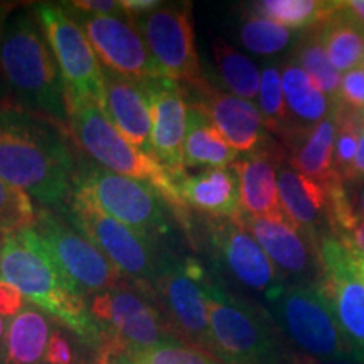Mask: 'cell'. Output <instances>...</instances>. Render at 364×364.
<instances>
[{
    "instance_id": "1",
    "label": "cell",
    "mask_w": 364,
    "mask_h": 364,
    "mask_svg": "<svg viewBox=\"0 0 364 364\" xmlns=\"http://www.w3.org/2000/svg\"><path fill=\"white\" fill-rule=\"evenodd\" d=\"M76 162L68 129L12 105L0 107V177L39 208L68 206Z\"/></svg>"
},
{
    "instance_id": "2",
    "label": "cell",
    "mask_w": 364,
    "mask_h": 364,
    "mask_svg": "<svg viewBox=\"0 0 364 364\" xmlns=\"http://www.w3.org/2000/svg\"><path fill=\"white\" fill-rule=\"evenodd\" d=\"M0 279L16 287L27 304L53 316L59 326L98 353L102 332L86 295L58 265L33 226L6 235Z\"/></svg>"
},
{
    "instance_id": "3",
    "label": "cell",
    "mask_w": 364,
    "mask_h": 364,
    "mask_svg": "<svg viewBox=\"0 0 364 364\" xmlns=\"http://www.w3.org/2000/svg\"><path fill=\"white\" fill-rule=\"evenodd\" d=\"M0 83L9 105L70 130L61 71L31 7H17L0 34Z\"/></svg>"
},
{
    "instance_id": "4",
    "label": "cell",
    "mask_w": 364,
    "mask_h": 364,
    "mask_svg": "<svg viewBox=\"0 0 364 364\" xmlns=\"http://www.w3.org/2000/svg\"><path fill=\"white\" fill-rule=\"evenodd\" d=\"M68 127L76 142L98 166L115 174L140 181L169 204L172 215L189 230V208L182 201L176 181L154 156L134 147L110 124L93 100L66 93Z\"/></svg>"
},
{
    "instance_id": "5",
    "label": "cell",
    "mask_w": 364,
    "mask_h": 364,
    "mask_svg": "<svg viewBox=\"0 0 364 364\" xmlns=\"http://www.w3.org/2000/svg\"><path fill=\"white\" fill-rule=\"evenodd\" d=\"M211 354L223 364H290L289 349L270 314L226 290L208 277L204 282Z\"/></svg>"
},
{
    "instance_id": "6",
    "label": "cell",
    "mask_w": 364,
    "mask_h": 364,
    "mask_svg": "<svg viewBox=\"0 0 364 364\" xmlns=\"http://www.w3.org/2000/svg\"><path fill=\"white\" fill-rule=\"evenodd\" d=\"M265 304L272 321L300 353L358 361L318 284H287Z\"/></svg>"
},
{
    "instance_id": "7",
    "label": "cell",
    "mask_w": 364,
    "mask_h": 364,
    "mask_svg": "<svg viewBox=\"0 0 364 364\" xmlns=\"http://www.w3.org/2000/svg\"><path fill=\"white\" fill-rule=\"evenodd\" d=\"M73 189L83 191L103 211L150 243L159 245L171 233L169 204L144 182L83 162L76 166Z\"/></svg>"
},
{
    "instance_id": "8",
    "label": "cell",
    "mask_w": 364,
    "mask_h": 364,
    "mask_svg": "<svg viewBox=\"0 0 364 364\" xmlns=\"http://www.w3.org/2000/svg\"><path fill=\"white\" fill-rule=\"evenodd\" d=\"M90 311L102 332V343L110 341L149 349L176 338L159 307L154 287L127 277L105 292L93 295Z\"/></svg>"
},
{
    "instance_id": "9",
    "label": "cell",
    "mask_w": 364,
    "mask_h": 364,
    "mask_svg": "<svg viewBox=\"0 0 364 364\" xmlns=\"http://www.w3.org/2000/svg\"><path fill=\"white\" fill-rule=\"evenodd\" d=\"M66 216L122 275L139 284L154 285L164 258V253L157 252V245L103 211L80 189H73Z\"/></svg>"
},
{
    "instance_id": "10",
    "label": "cell",
    "mask_w": 364,
    "mask_h": 364,
    "mask_svg": "<svg viewBox=\"0 0 364 364\" xmlns=\"http://www.w3.org/2000/svg\"><path fill=\"white\" fill-rule=\"evenodd\" d=\"M208 277L204 268L193 258L164 253L161 270L152 287L172 334L211 354V334L204 297V282Z\"/></svg>"
},
{
    "instance_id": "11",
    "label": "cell",
    "mask_w": 364,
    "mask_h": 364,
    "mask_svg": "<svg viewBox=\"0 0 364 364\" xmlns=\"http://www.w3.org/2000/svg\"><path fill=\"white\" fill-rule=\"evenodd\" d=\"M61 71L66 93L93 100L103 110V68L75 16L53 2L31 4Z\"/></svg>"
},
{
    "instance_id": "12",
    "label": "cell",
    "mask_w": 364,
    "mask_h": 364,
    "mask_svg": "<svg viewBox=\"0 0 364 364\" xmlns=\"http://www.w3.org/2000/svg\"><path fill=\"white\" fill-rule=\"evenodd\" d=\"M130 19L142 34L161 78L176 81L182 88L204 80L189 4H162L156 11Z\"/></svg>"
},
{
    "instance_id": "13",
    "label": "cell",
    "mask_w": 364,
    "mask_h": 364,
    "mask_svg": "<svg viewBox=\"0 0 364 364\" xmlns=\"http://www.w3.org/2000/svg\"><path fill=\"white\" fill-rule=\"evenodd\" d=\"M58 265L85 295H97L118 284L124 275L100 250L56 209L38 208L33 226Z\"/></svg>"
},
{
    "instance_id": "14",
    "label": "cell",
    "mask_w": 364,
    "mask_h": 364,
    "mask_svg": "<svg viewBox=\"0 0 364 364\" xmlns=\"http://www.w3.org/2000/svg\"><path fill=\"white\" fill-rule=\"evenodd\" d=\"M204 236L218 265L265 302L287 285L265 250L240 220L204 218Z\"/></svg>"
},
{
    "instance_id": "15",
    "label": "cell",
    "mask_w": 364,
    "mask_h": 364,
    "mask_svg": "<svg viewBox=\"0 0 364 364\" xmlns=\"http://www.w3.org/2000/svg\"><path fill=\"white\" fill-rule=\"evenodd\" d=\"M322 262V294L354 356L364 364V282L354 267V258L343 241L326 235L318 238Z\"/></svg>"
},
{
    "instance_id": "16",
    "label": "cell",
    "mask_w": 364,
    "mask_h": 364,
    "mask_svg": "<svg viewBox=\"0 0 364 364\" xmlns=\"http://www.w3.org/2000/svg\"><path fill=\"white\" fill-rule=\"evenodd\" d=\"M76 22L107 71L135 83L161 78L142 34L127 14L103 17L80 14Z\"/></svg>"
},
{
    "instance_id": "17",
    "label": "cell",
    "mask_w": 364,
    "mask_h": 364,
    "mask_svg": "<svg viewBox=\"0 0 364 364\" xmlns=\"http://www.w3.org/2000/svg\"><path fill=\"white\" fill-rule=\"evenodd\" d=\"M241 225L265 250L273 265L287 284H318L322 262L318 241L294 225L287 216H241Z\"/></svg>"
},
{
    "instance_id": "18",
    "label": "cell",
    "mask_w": 364,
    "mask_h": 364,
    "mask_svg": "<svg viewBox=\"0 0 364 364\" xmlns=\"http://www.w3.org/2000/svg\"><path fill=\"white\" fill-rule=\"evenodd\" d=\"M182 90L188 93V105L201 108L238 154L255 152L275 142L252 102L215 88L206 78Z\"/></svg>"
},
{
    "instance_id": "19",
    "label": "cell",
    "mask_w": 364,
    "mask_h": 364,
    "mask_svg": "<svg viewBox=\"0 0 364 364\" xmlns=\"http://www.w3.org/2000/svg\"><path fill=\"white\" fill-rule=\"evenodd\" d=\"M142 85L147 91L152 117L154 156L177 182L186 174L184 139L188 130V98L176 81L156 78Z\"/></svg>"
},
{
    "instance_id": "20",
    "label": "cell",
    "mask_w": 364,
    "mask_h": 364,
    "mask_svg": "<svg viewBox=\"0 0 364 364\" xmlns=\"http://www.w3.org/2000/svg\"><path fill=\"white\" fill-rule=\"evenodd\" d=\"M287 152L279 142L255 152L243 154L233 164L240 181L243 215L258 218L285 216L277 186V167L287 161Z\"/></svg>"
},
{
    "instance_id": "21",
    "label": "cell",
    "mask_w": 364,
    "mask_h": 364,
    "mask_svg": "<svg viewBox=\"0 0 364 364\" xmlns=\"http://www.w3.org/2000/svg\"><path fill=\"white\" fill-rule=\"evenodd\" d=\"M103 80L105 105L102 112L105 117L127 142L149 156H154L152 117L144 85L122 78L107 70H103Z\"/></svg>"
},
{
    "instance_id": "22",
    "label": "cell",
    "mask_w": 364,
    "mask_h": 364,
    "mask_svg": "<svg viewBox=\"0 0 364 364\" xmlns=\"http://www.w3.org/2000/svg\"><path fill=\"white\" fill-rule=\"evenodd\" d=\"M277 186L282 209L295 226L317 241L331 235L329 196L324 184L300 174L285 161L277 167Z\"/></svg>"
},
{
    "instance_id": "23",
    "label": "cell",
    "mask_w": 364,
    "mask_h": 364,
    "mask_svg": "<svg viewBox=\"0 0 364 364\" xmlns=\"http://www.w3.org/2000/svg\"><path fill=\"white\" fill-rule=\"evenodd\" d=\"M176 184L186 206L206 218L241 220L243 216L240 181L233 166L184 174Z\"/></svg>"
},
{
    "instance_id": "24",
    "label": "cell",
    "mask_w": 364,
    "mask_h": 364,
    "mask_svg": "<svg viewBox=\"0 0 364 364\" xmlns=\"http://www.w3.org/2000/svg\"><path fill=\"white\" fill-rule=\"evenodd\" d=\"M338 134L336 112L311 129L294 130L282 142L285 145L287 164L300 174L327 186L338 179L334 174V144Z\"/></svg>"
},
{
    "instance_id": "25",
    "label": "cell",
    "mask_w": 364,
    "mask_h": 364,
    "mask_svg": "<svg viewBox=\"0 0 364 364\" xmlns=\"http://www.w3.org/2000/svg\"><path fill=\"white\" fill-rule=\"evenodd\" d=\"M238 152L226 142L201 108L189 105L188 130L184 139L186 169H221L238 161Z\"/></svg>"
},
{
    "instance_id": "26",
    "label": "cell",
    "mask_w": 364,
    "mask_h": 364,
    "mask_svg": "<svg viewBox=\"0 0 364 364\" xmlns=\"http://www.w3.org/2000/svg\"><path fill=\"white\" fill-rule=\"evenodd\" d=\"M282 86H284L285 103L289 108L290 125H292L290 132L311 129L334 110L326 95L312 83L294 59L284 65Z\"/></svg>"
},
{
    "instance_id": "27",
    "label": "cell",
    "mask_w": 364,
    "mask_h": 364,
    "mask_svg": "<svg viewBox=\"0 0 364 364\" xmlns=\"http://www.w3.org/2000/svg\"><path fill=\"white\" fill-rule=\"evenodd\" d=\"M51 331L46 314L33 304H26L9 324L6 364H46Z\"/></svg>"
},
{
    "instance_id": "28",
    "label": "cell",
    "mask_w": 364,
    "mask_h": 364,
    "mask_svg": "<svg viewBox=\"0 0 364 364\" xmlns=\"http://www.w3.org/2000/svg\"><path fill=\"white\" fill-rule=\"evenodd\" d=\"M98 364H223L204 349L171 338L149 349H135L122 344L105 346Z\"/></svg>"
},
{
    "instance_id": "29",
    "label": "cell",
    "mask_w": 364,
    "mask_h": 364,
    "mask_svg": "<svg viewBox=\"0 0 364 364\" xmlns=\"http://www.w3.org/2000/svg\"><path fill=\"white\" fill-rule=\"evenodd\" d=\"M321 44L338 71L356 70L364 59V31L338 11L316 27Z\"/></svg>"
},
{
    "instance_id": "30",
    "label": "cell",
    "mask_w": 364,
    "mask_h": 364,
    "mask_svg": "<svg viewBox=\"0 0 364 364\" xmlns=\"http://www.w3.org/2000/svg\"><path fill=\"white\" fill-rule=\"evenodd\" d=\"M338 6L339 2L326 0H262L250 4L245 11L277 22L287 29L304 33L331 17L338 11Z\"/></svg>"
},
{
    "instance_id": "31",
    "label": "cell",
    "mask_w": 364,
    "mask_h": 364,
    "mask_svg": "<svg viewBox=\"0 0 364 364\" xmlns=\"http://www.w3.org/2000/svg\"><path fill=\"white\" fill-rule=\"evenodd\" d=\"M213 59L221 83L235 97L255 102L258 100L262 83V73L252 59L240 53L225 39L213 41Z\"/></svg>"
},
{
    "instance_id": "32",
    "label": "cell",
    "mask_w": 364,
    "mask_h": 364,
    "mask_svg": "<svg viewBox=\"0 0 364 364\" xmlns=\"http://www.w3.org/2000/svg\"><path fill=\"white\" fill-rule=\"evenodd\" d=\"M294 61L302 68L312 83L326 95L332 108L338 107L343 78L331 63L324 46L321 44L316 27L300 34L297 44H295Z\"/></svg>"
},
{
    "instance_id": "33",
    "label": "cell",
    "mask_w": 364,
    "mask_h": 364,
    "mask_svg": "<svg viewBox=\"0 0 364 364\" xmlns=\"http://www.w3.org/2000/svg\"><path fill=\"white\" fill-rule=\"evenodd\" d=\"M297 31L268 21L265 17L255 16L245 11V19L240 26V41L248 51L260 56H275L287 51L290 44H297L300 38Z\"/></svg>"
},
{
    "instance_id": "34",
    "label": "cell",
    "mask_w": 364,
    "mask_h": 364,
    "mask_svg": "<svg viewBox=\"0 0 364 364\" xmlns=\"http://www.w3.org/2000/svg\"><path fill=\"white\" fill-rule=\"evenodd\" d=\"M257 102L267 130L284 140L292 125H290L289 108H287L284 86H282V73L277 66L263 68Z\"/></svg>"
},
{
    "instance_id": "35",
    "label": "cell",
    "mask_w": 364,
    "mask_h": 364,
    "mask_svg": "<svg viewBox=\"0 0 364 364\" xmlns=\"http://www.w3.org/2000/svg\"><path fill=\"white\" fill-rule=\"evenodd\" d=\"M334 112L338 122L334 144V174L346 184L358 154L359 135L364 127V112H353L343 105H338Z\"/></svg>"
},
{
    "instance_id": "36",
    "label": "cell",
    "mask_w": 364,
    "mask_h": 364,
    "mask_svg": "<svg viewBox=\"0 0 364 364\" xmlns=\"http://www.w3.org/2000/svg\"><path fill=\"white\" fill-rule=\"evenodd\" d=\"M36 220L38 209L33 199L0 177V225L9 231H16L34 226Z\"/></svg>"
},
{
    "instance_id": "37",
    "label": "cell",
    "mask_w": 364,
    "mask_h": 364,
    "mask_svg": "<svg viewBox=\"0 0 364 364\" xmlns=\"http://www.w3.org/2000/svg\"><path fill=\"white\" fill-rule=\"evenodd\" d=\"M339 105L353 112H364V68L344 73L341 80Z\"/></svg>"
},
{
    "instance_id": "38",
    "label": "cell",
    "mask_w": 364,
    "mask_h": 364,
    "mask_svg": "<svg viewBox=\"0 0 364 364\" xmlns=\"http://www.w3.org/2000/svg\"><path fill=\"white\" fill-rule=\"evenodd\" d=\"M46 364H78L75 344L61 326L53 327L46 353Z\"/></svg>"
},
{
    "instance_id": "39",
    "label": "cell",
    "mask_w": 364,
    "mask_h": 364,
    "mask_svg": "<svg viewBox=\"0 0 364 364\" xmlns=\"http://www.w3.org/2000/svg\"><path fill=\"white\" fill-rule=\"evenodd\" d=\"M68 11L80 12L85 16H124L122 4L117 0H75V2L63 4Z\"/></svg>"
},
{
    "instance_id": "40",
    "label": "cell",
    "mask_w": 364,
    "mask_h": 364,
    "mask_svg": "<svg viewBox=\"0 0 364 364\" xmlns=\"http://www.w3.org/2000/svg\"><path fill=\"white\" fill-rule=\"evenodd\" d=\"M26 307V299L16 287L0 279V316L12 318Z\"/></svg>"
},
{
    "instance_id": "41",
    "label": "cell",
    "mask_w": 364,
    "mask_h": 364,
    "mask_svg": "<svg viewBox=\"0 0 364 364\" xmlns=\"http://www.w3.org/2000/svg\"><path fill=\"white\" fill-rule=\"evenodd\" d=\"M120 4L129 17L144 16V14L156 11L162 6V2H159V0H120Z\"/></svg>"
},
{
    "instance_id": "42",
    "label": "cell",
    "mask_w": 364,
    "mask_h": 364,
    "mask_svg": "<svg viewBox=\"0 0 364 364\" xmlns=\"http://www.w3.org/2000/svg\"><path fill=\"white\" fill-rule=\"evenodd\" d=\"M364 181V127L361 130V135H359V144H358V154L356 159H354L351 171H349L348 181H346V186L356 184V182Z\"/></svg>"
},
{
    "instance_id": "43",
    "label": "cell",
    "mask_w": 364,
    "mask_h": 364,
    "mask_svg": "<svg viewBox=\"0 0 364 364\" xmlns=\"http://www.w3.org/2000/svg\"><path fill=\"white\" fill-rule=\"evenodd\" d=\"M339 11L364 31V0H344L339 2Z\"/></svg>"
},
{
    "instance_id": "44",
    "label": "cell",
    "mask_w": 364,
    "mask_h": 364,
    "mask_svg": "<svg viewBox=\"0 0 364 364\" xmlns=\"http://www.w3.org/2000/svg\"><path fill=\"white\" fill-rule=\"evenodd\" d=\"M290 364H361L354 359H318L300 351L290 353Z\"/></svg>"
},
{
    "instance_id": "45",
    "label": "cell",
    "mask_w": 364,
    "mask_h": 364,
    "mask_svg": "<svg viewBox=\"0 0 364 364\" xmlns=\"http://www.w3.org/2000/svg\"><path fill=\"white\" fill-rule=\"evenodd\" d=\"M341 241L346 245H351V247L364 255V220H359L358 225L349 231V235L344 236Z\"/></svg>"
},
{
    "instance_id": "46",
    "label": "cell",
    "mask_w": 364,
    "mask_h": 364,
    "mask_svg": "<svg viewBox=\"0 0 364 364\" xmlns=\"http://www.w3.org/2000/svg\"><path fill=\"white\" fill-rule=\"evenodd\" d=\"M9 324H11V318L0 316V364H6Z\"/></svg>"
},
{
    "instance_id": "47",
    "label": "cell",
    "mask_w": 364,
    "mask_h": 364,
    "mask_svg": "<svg viewBox=\"0 0 364 364\" xmlns=\"http://www.w3.org/2000/svg\"><path fill=\"white\" fill-rule=\"evenodd\" d=\"M21 4H16V2H0V34H2L4 26H6L9 16H11V14Z\"/></svg>"
},
{
    "instance_id": "48",
    "label": "cell",
    "mask_w": 364,
    "mask_h": 364,
    "mask_svg": "<svg viewBox=\"0 0 364 364\" xmlns=\"http://www.w3.org/2000/svg\"><path fill=\"white\" fill-rule=\"evenodd\" d=\"M346 247H348L349 252H351L353 258H354V267H356L359 277H361V280L364 282V255L361 252H358V250L351 247V245H346Z\"/></svg>"
},
{
    "instance_id": "49",
    "label": "cell",
    "mask_w": 364,
    "mask_h": 364,
    "mask_svg": "<svg viewBox=\"0 0 364 364\" xmlns=\"http://www.w3.org/2000/svg\"><path fill=\"white\" fill-rule=\"evenodd\" d=\"M356 213L359 220H364V188L359 191V196L356 199Z\"/></svg>"
},
{
    "instance_id": "50",
    "label": "cell",
    "mask_w": 364,
    "mask_h": 364,
    "mask_svg": "<svg viewBox=\"0 0 364 364\" xmlns=\"http://www.w3.org/2000/svg\"><path fill=\"white\" fill-rule=\"evenodd\" d=\"M7 233H0V265H2V253H4V240Z\"/></svg>"
},
{
    "instance_id": "51",
    "label": "cell",
    "mask_w": 364,
    "mask_h": 364,
    "mask_svg": "<svg viewBox=\"0 0 364 364\" xmlns=\"http://www.w3.org/2000/svg\"><path fill=\"white\" fill-rule=\"evenodd\" d=\"M0 233H9V230H6V228L0 225Z\"/></svg>"
},
{
    "instance_id": "52",
    "label": "cell",
    "mask_w": 364,
    "mask_h": 364,
    "mask_svg": "<svg viewBox=\"0 0 364 364\" xmlns=\"http://www.w3.org/2000/svg\"><path fill=\"white\" fill-rule=\"evenodd\" d=\"M7 103V100L6 98H2V97H0V107H2V105H6Z\"/></svg>"
},
{
    "instance_id": "53",
    "label": "cell",
    "mask_w": 364,
    "mask_h": 364,
    "mask_svg": "<svg viewBox=\"0 0 364 364\" xmlns=\"http://www.w3.org/2000/svg\"><path fill=\"white\" fill-rule=\"evenodd\" d=\"M363 65H364V59H363Z\"/></svg>"
}]
</instances>
